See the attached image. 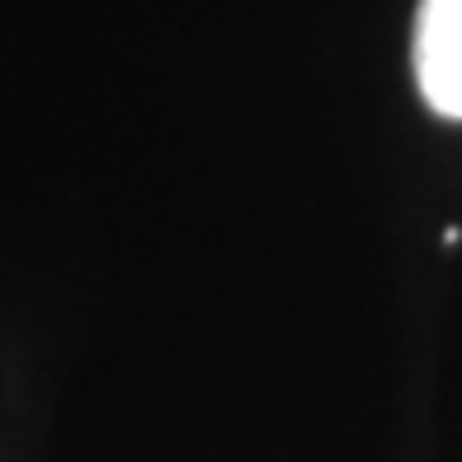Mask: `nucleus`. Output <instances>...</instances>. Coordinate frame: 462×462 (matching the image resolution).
<instances>
[{
    "label": "nucleus",
    "instance_id": "obj_1",
    "mask_svg": "<svg viewBox=\"0 0 462 462\" xmlns=\"http://www.w3.org/2000/svg\"><path fill=\"white\" fill-rule=\"evenodd\" d=\"M411 66L425 103L439 117H462V0H420Z\"/></svg>",
    "mask_w": 462,
    "mask_h": 462
}]
</instances>
